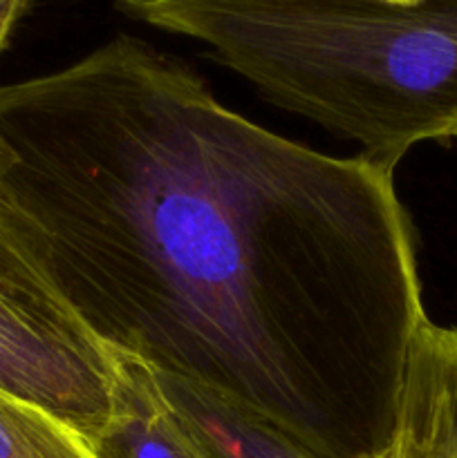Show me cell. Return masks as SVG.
<instances>
[{
  "label": "cell",
  "instance_id": "cell-1",
  "mask_svg": "<svg viewBox=\"0 0 457 458\" xmlns=\"http://www.w3.org/2000/svg\"><path fill=\"white\" fill-rule=\"evenodd\" d=\"M0 213L119 358L318 458H381L426 320L392 170L228 110L119 34L0 88Z\"/></svg>",
  "mask_w": 457,
  "mask_h": 458
},
{
  "label": "cell",
  "instance_id": "cell-2",
  "mask_svg": "<svg viewBox=\"0 0 457 458\" xmlns=\"http://www.w3.org/2000/svg\"><path fill=\"white\" fill-rule=\"evenodd\" d=\"M119 362L0 213V389L83 434L103 432Z\"/></svg>",
  "mask_w": 457,
  "mask_h": 458
},
{
  "label": "cell",
  "instance_id": "cell-3",
  "mask_svg": "<svg viewBox=\"0 0 457 458\" xmlns=\"http://www.w3.org/2000/svg\"><path fill=\"white\" fill-rule=\"evenodd\" d=\"M381 458H457V327L426 318L412 335Z\"/></svg>",
  "mask_w": 457,
  "mask_h": 458
},
{
  "label": "cell",
  "instance_id": "cell-4",
  "mask_svg": "<svg viewBox=\"0 0 457 458\" xmlns=\"http://www.w3.org/2000/svg\"><path fill=\"white\" fill-rule=\"evenodd\" d=\"M119 362L115 407L92 441L99 458H211L166 403L155 374L130 358Z\"/></svg>",
  "mask_w": 457,
  "mask_h": 458
},
{
  "label": "cell",
  "instance_id": "cell-5",
  "mask_svg": "<svg viewBox=\"0 0 457 458\" xmlns=\"http://www.w3.org/2000/svg\"><path fill=\"white\" fill-rule=\"evenodd\" d=\"M155 378L170 410L211 458H318L264 419L197 385L161 374Z\"/></svg>",
  "mask_w": 457,
  "mask_h": 458
},
{
  "label": "cell",
  "instance_id": "cell-6",
  "mask_svg": "<svg viewBox=\"0 0 457 458\" xmlns=\"http://www.w3.org/2000/svg\"><path fill=\"white\" fill-rule=\"evenodd\" d=\"M0 458L99 456L83 434L0 389Z\"/></svg>",
  "mask_w": 457,
  "mask_h": 458
},
{
  "label": "cell",
  "instance_id": "cell-7",
  "mask_svg": "<svg viewBox=\"0 0 457 458\" xmlns=\"http://www.w3.org/2000/svg\"><path fill=\"white\" fill-rule=\"evenodd\" d=\"M27 4H30V0H0V52L7 45L18 18L25 13Z\"/></svg>",
  "mask_w": 457,
  "mask_h": 458
},
{
  "label": "cell",
  "instance_id": "cell-8",
  "mask_svg": "<svg viewBox=\"0 0 457 458\" xmlns=\"http://www.w3.org/2000/svg\"><path fill=\"white\" fill-rule=\"evenodd\" d=\"M379 3L394 4V7H412V4H421L426 3V0H379Z\"/></svg>",
  "mask_w": 457,
  "mask_h": 458
},
{
  "label": "cell",
  "instance_id": "cell-9",
  "mask_svg": "<svg viewBox=\"0 0 457 458\" xmlns=\"http://www.w3.org/2000/svg\"><path fill=\"white\" fill-rule=\"evenodd\" d=\"M451 139H457V130H455V132H453V134H451Z\"/></svg>",
  "mask_w": 457,
  "mask_h": 458
}]
</instances>
